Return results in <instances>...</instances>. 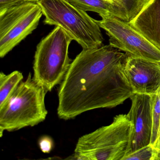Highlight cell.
I'll return each mask as SVG.
<instances>
[{"instance_id":"1","label":"cell","mask_w":160,"mask_h":160,"mask_svg":"<svg viewBox=\"0 0 160 160\" xmlns=\"http://www.w3.org/2000/svg\"><path fill=\"white\" fill-rule=\"evenodd\" d=\"M126 53L110 45L83 49L58 90V115L71 119L90 110L112 108L134 94L124 72Z\"/></svg>"},{"instance_id":"2","label":"cell","mask_w":160,"mask_h":160,"mask_svg":"<svg viewBox=\"0 0 160 160\" xmlns=\"http://www.w3.org/2000/svg\"><path fill=\"white\" fill-rule=\"evenodd\" d=\"M48 92L29 73L27 79L20 82L0 107V137L4 131L32 127L44 121L48 113L45 102Z\"/></svg>"},{"instance_id":"3","label":"cell","mask_w":160,"mask_h":160,"mask_svg":"<svg viewBox=\"0 0 160 160\" xmlns=\"http://www.w3.org/2000/svg\"><path fill=\"white\" fill-rule=\"evenodd\" d=\"M132 132L127 114L117 115L111 124L79 138L72 157L79 160H122L129 151Z\"/></svg>"},{"instance_id":"4","label":"cell","mask_w":160,"mask_h":160,"mask_svg":"<svg viewBox=\"0 0 160 160\" xmlns=\"http://www.w3.org/2000/svg\"><path fill=\"white\" fill-rule=\"evenodd\" d=\"M37 3L44 16L45 24L62 28L83 49H94L103 46L101 28L97 20L87 12L65 0H40Z\"/></svg>"},{"instance_id":"5","label":"cell","mask_w":160,"mask_h":160,"mask_svg":"<svg viewBox=\"0 0 160 160\" xmlns=\"http://www.w3.org/2000/svg\"><path fill=\"white\" fill-rule=\"evenodd\" d=\"M72 41L62 28L56 26L37 45L33 78L48 92L60 84L72 61L69 55Z\"/></svg>"},{"instance_id":"6","label":"cell","mask_w":160,"mask_h":160,"mask_svg":"<svg viewBox=\"0 0 160 160\" xmlns=\"http://www.w3.org/2000/svg\"><path fill=\"white\" fill-rule=\"evenodd\" d=\"M42 15L36 2H24L0 11V57H5L32 33Z\"/></svg>"},{"instance_id":"7","label":"cell","mask_w":160,"mask_h":160,"mask_svg":"<svg viewBox=\"0 0 160 160\" xmlns=\"http://www.w3.org/2000/svg\"><path fill=\"white\" fill-rule=\"evenodd\" d=\"M97 20L109 38V44L127 55L160 61V49L150 42L129 22L116 17Z\"/></svg>"},{"instance_id":"8","label":"cell","mask_w":160,"mask_h":160,"mask_svg":"<svg viewBox=\"0 0 160 160\" xmlns=\"http://www.w3.org/2000/svg\"><path fill=\"white\" fill-rule=\"evenodd\" d=\"M130 99L132 106L127 116L132 132L128 153L151 144L153 129L151 95L135 93Z\"/></svg>"},{"instance_id":"9","label":"cell","mask_w":160,"mask_h":160,"mask_svg":"<svg viewBox=\"0 0 160 160\" xmlns=\"http://www.w3.org/2000/svg\"><path fill=\"white\" fill-rule=\"evenodd\" d=\"M126 55L124 73L134 94H155L160 88V61Z\"/></svg>"},{"instance_id":"10","label":"cell","mask_w":160,"mask_h":160,"mask_svg":"<svg viewBox=\"0 0 160 160\" xmlns=\"http://www.w3.org/2000/svg\"><path fill=\"white\" fill-rule=\"evenodd\" d=\"M129 23L160 49V0H145L139 12Z\"/></svg>"},{"instance_id":"11","label":"cell","mask_w":160,"mask_h":160,"mask_svg":"<svg viewBox=\"0 0 160 160\" xmlns=\"http://www.w3.org/2000/svg\"><path fill=\"white\" fill-rule=\"evenodd\" d=\"M73 6L85 12L97 13L102 18L116 17L124 20L120 12L116 7L104 0H65Z\"/></svg>"},{"instance_id":"12","label":"cell","mask_w":160,"mask_h":160,"mask_svg":"<svg viewBox=\"0 0 160 160\" xmlns=\"http://www.w3.org/2000/svg\"><path fill=\"white\" fill-rule=\"evenodd\" d=\"M23 78V74L18 71L7 75L0 73V107L5 103Z\"/></svg>"},{"instance_id":"13","label":"cell","mask_w":160,"mask_h":160,"mask_svg":"<svg viewBox=\"0 0 160 160\" xmlns=\"http://www.w3.org/2000/svg\"><path fill=\"white\" fill-rule=\"evenodd\" d=\"M114 5L120 12L124 21L129 22L138 14L144 4L135 0H104Z\"/></svg>"},{"instance_id":"14","label":"cell","mask_w":160,"mask_h":160,"mask_svg":"<svg viewBox=\"0 0 160 160\" xmlns=\"http://www.w3.org/2000/svg\"><path fill=\"white\" fill-rule=\"evenodd\" d=\"M122 160H160L158 150L150 144L126 154Z\"/></svg>"},{"instance_id":"15","label":"cell","mask_w":160,"mask_h":160,"mask_svg":"<svg viewBox=\"0 0 160 160\" xmlns=\"http://www.w3.org/2000/svg\"><path fill=\"white\" fill-rule=\"evenodd\" d=\"M153 117V129L151 144L154 146L158 137L160 122V88L155 94L151 95Z\"/></svg>"},{"instance_id":"16","label":"cell","mask_w":160,"mask_h":160,"mask_svg":"<svg viewBox=\"0 0 160 160\" xmlns=\"http://www.w3.org/2000/svg\"><path fill=\"white\" fill-rule=\"evenodd\" d=\"M39 146L43 152L49 153L53 148V142L50 138L45 136L40 139Z\"/></svg>"},{"instance_id":"17","label":"cell","mask_w":160,"mask_h":160,"mask_svg":"<svg viewBox=\"0 0 160 160\" xmlns=\"http://www.w3.org/2000/svg\"><path fill=\"white\" fill-rule=\"evenodd\" d=\"M24 0H0V11L13 7L23 2Z\"/></svg>"},{"instance_id":"18","label":"cell","mask_w":160,"mask_h":160,"mask_svg":"<svg viewBox=\"0 0 160 160\" xmlns=\"http://www.w3.org/2000/svg\"><path fill=\"white\" fill-rule=\"evenodd\" d=\"M154 147L158 150L160 153V122L159 125V130H158V137H157V140L154 144Z\"/></svg>"},{"instance_id":"19","label":"cell","mask_w":160,"mask_h":160,"mask_svg":"<svg viewBox=\"0 0 160 160\" xmlns=\"http://www.w3.org/2000/svg\"><path fill=\"white\" fill-rule=\"evenodd\" d=\"M25 2H36L37 3L40 0H24Z\"/></svg>"},{"instance_id":"20","label":"cell","mask_w":160,"mask_h":160,"mask_svg":"<svg viewBox=\"0 0 160 160\" xmlns=\"http://www.w3.org/2000/svg\"><path fill=\"white\" fill-rule=\"evenodd\" d=\"M136 1L138 2H141L144 4L145 3V0H135Z\"/></svg>"}]
</instances>
